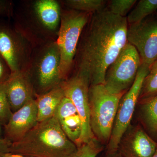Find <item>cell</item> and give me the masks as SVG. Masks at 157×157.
Returning <instances> with one entry per match:
<instances>
[{
  "mask_svg": "<svg viewBox=\"0 0 157 157\" xmlns=\"http://www.w3.org/2000/svg\"><path fill=\"white\" fill-rule=\"evenodd\" d=\"M65 97L61 84L47 92L37 96L35 100L37 105L38 122L42 121L54 116Z\"/></svg>",
  "mask_w": 157,
  "mask_h": 157,
  "instance_id": "16",
  "label": "cell"
},
{
  "mask_svg": "<svg viewBox=\"0 0 157 157\" xmlns=\"http://www.w3.org/2000/svg\"><path fill=\"white\" fill-rule=\"evenodd\" d=\"M152 157H157V147L155 151L154 154L153 155V156Z\"/></svg>",
  "mask_w": 157,
  "mask_h": 157,
  "instance_id": "29",
  "label": "cell"
},
{
  "mask_svg": "<svg viewBox=\"0 0 157 157\" xmlns=\"http://www.w3.org/2000/svg\"><path fill=\"white\" fill-rule=\"evenodd\" d=\"M92 14L69 9L62 10L56 42L60 54V71L63 81L73 70L79 39Z\"/></svg>",
  "mask_w": 157,
  "mask_h": 157,
  "instance_id": "5",
  "label": "cell"
},
{
  "mask_svg": "<svg viewBox=\"0 0 157 157\" xmlns=\"http://www.w3.org/2000/svg\"><path fill=\"white\" fill-rule=\"evenodd\" d=\"M61 85L65 97L72 101L81 118L82 128L79 147L95 138L90 124L89 82L83 76L74 74L63 81Z\"/></svg>",
  "mask_w": 157,
  "mask_h": 157,
  "instance_id": "10",
  "label": "cell"
},
{
  "mask_svg": "<svg viewBox=\"0 0 157 157\" xmlns=\"http://www.w3.org/2000/svg\"><path fill=\"white\" fill-rule=\"evenodd\" d=\"M141 65L138 52L127 42L114 62L107 68L104 85L113 94L126 93L132 86Z\"/></svg>",
  "mask_w": 157,
  "mask_h": 157,
  "instance_id": "7",
  "label": "cell"
},
{
  "mask_svg": "<svg viewBox=\"0 0 157 157\" xmlns=\"http://www.w3.org/2000/svg\"><path fill=\"white\" fill-rule=\"evenodd\" d=\"M104 157H123L118 151L113 152H106Z\"/></svg>",
  "mask_w": 157,
  "mask_h": 157,
  "instance_id": "28",
  "label": "cell"
},
{
  "mask_svg": "<svg viewBox=\"0 0 157 157\" xmlns=\"http://www.w3.org/2000/svg\"><path fill=\"white\" fill-rule=\"evenodd\" d=\"M127 41L138 52L141 63L150 67L157 60V17L128 24Z\"/></svg>",
  "mask_w": 157,
  "mask_h": 157,
  "instance_id": "11",
  "label": "cell"
},
{
  "mask_svg": "<svg viewBox=\"0 0 157 157\" xmlns=\"http://www.w3.org/2000/svg\"><path fill=\"white\" fill-rule=\"evenodd\" d=\"M103 149L101 142L94 138L78 147L76 157H97Z\"/></svg>",
  "mask_w": 157,
  "mask_h": 157,
  "instance_id": "23",
  "label": "cell"
},
{
  "mask_svg": "<svg viewBox=\"0 0 157 157\" xmlns=\"http://www.w3.org/2000/svg\"><path fill=\"white\" fill-rule=\"evenodd\" d=\"M13 5L11 1L0 0V17H10L13 15Z\"/></svg>",
  "mask_w": 157,
  "mask_h": 157,
  "instance_id": "25",
  "label": "cell"
},
{
  "mask_svg": "<svg viewBox=\"0 0 157 157\" xmlns=\"http://www.w3.org/2000/svg\"><path fill=\"white\" fill-rule=\"evenodd\" d=\"M60 54L56 41L42 43L33 48L25 72L36 95L47 92L61 84Z\"/></svg>",
  "mask_w": 157,
  "mask_h": 157,
  "instance_id": "3",
  "label": "cell"
},
{
  "mask_svg": "<svg viewBox=\"0 0 157 157\" xmlns=\"http://www.w3.org/2000/svg\"><path fill=\"white\" fill-rule=\"evenodd\" d=\"M157 96V60L149 67L144 80L138 103L140 104Z\"/></svg>",
  "mask_w": 157,
  "mask_h": 157,
  "instance_id": "18",
  "label": "cell"
},
{
  "mask_svg": "<svg viewBox=\"0 0 157 157\" xmlns=\"http://www.w3.org/2000/svg\"><path fill=\"white\" fill-rule=\"evenodd\" d=\"M12 113L13 112L6 95L5 82L0 83V124L4 126L6 125Z\"/></svg>",
  "mask_w": 157,
  "mask_h": 157,
  "instance_id": "22",
  "label": "cell"
},
{
  "mask_svg": "<svg viewBox=\"0 0 157 157\" xmlns=\"http://www.w3.org/2000/svg\"><path fill=\"white\" fill-rule=\"evenodd\" d=\"M78 147L63 132L56 117L38 122L8 152L29 157H76Z\"/></svg>",
  "mask_w": 157,
  "mask_h": 157,
  "instance_id": "2",
  "label": "cell"
},
{
  "mask_svg": "<svg viewBox=\"0 0 157 157\" xmlns=\"http://www.w3.org/2000/svg\"><path fill=\"white\" fill-rule=\"evenodd\" d=\"M138 104L142 124L149 134L157 138V96Z\"/></svg>",
  "mask_w": 157,
  "mask_h": 157,
  "instance_id": "17",
  "label": "cell"
},
{
  "mask_svg": "<svg viewBox=\"0 0 157 157\" xmlns=\"http://www.w3.org/2000/svg\"><path fill=\"white\" fill-rule=\"evenodd\" d=\"M2 126H1V125L0 124V138H1V137L2 135Z\"/></svg>",
  "mask_w": 157,
  "mask_h": 157,
  "instance_id": "30",
  "label": "cell"
},
{
  "mask_svg": "<svg viewBox=\"0 0 157 157\" xmlns=\"http://www.w3.org/2000/svg\"><path fill=\"white\" fill-rule=\"evenodd\" d=\"M12 142L6 138H0V154L8 152Z\"/></svg>",
  "mask_w": 157,
  "mask_h": 157,
  "instance_id": "26",
  "label": "cell"
},
{
  "mask_svg": "<svg viewBox=\"0 0 157 157\" xmlns=\"http://www.w3.org/2000/svg\"><path fill=\"white\" fill-rule=\"evenodd\" d=\"M107 1L104 0H66L62 1L68 9L75 11L94 13L106 9Z\"/></svg>",
  "mask_w": 157,
  "mask_h": 157,
  "instance_id": "19",
  "label": "cell"
},
{
  "mask_svg": "<svg viewBox=\"0 0 157 157\" xmlns=\"http://www.w3.org/2000/svg\"><path fill=\"white\" fill-rule=\"evenodd\" d=\"M128 26L127 17L113 14L106 8L92 14L78 42L74 74L86 78L90 86L104 84L107 68L128 42Z\"/></svg>",
  "mask_w": 157,
  "mask_h": 157,
  "instance_id": "1",
  "label": "cell"
},
{
  "mask_svg": "<svg viewBox=\"0 0 157 157\" xmlns=\"http://www.w3.org/2000/svg\"><path fill=\"white\" fill-rule=\"evenodd\" d=\"M55 116L65 135L78 147L82 124L72 101L65 97L58 107Z\"/></svg>",
  "mask_w": 157,
  "mask_h": 157,
  "instance_id": "15",
  "label": "cell"
},
{
  "mask_svg": "<svg viewBox=\"0 0 157 157\" xmlns=\"http://www.w3.org/2000/svg\"><path fill=\"white\" fill-rule=\"evenodd\" d=\"M157 10V0H140L127 17L128 24L142 21Z\"/></svg>",
  "mask_w": 157,
  "mask_h": 157,
  "instance_id": "20",
  "label": "cell"
},
{
  "mask_svg": "<svg viewBox=\"0 0 157 157\" xmlns=\"http://www.w3.org/2000/svg\"><path fill=\"white\" fill-rule=\"evenodd\" d=\"M125 93L109 92L104 84L90 86V124L95 137L101 143L108 144L119 104Z\"/></svg>",
  "mask_w": 157,
  "mask_h": 157,
  "instance_id": "4",
  "label": "cell"
},
{
  "mask_svg": "<svg viewBox=\"0 0 157 157\" xmlns=\"http://www.w3.org/2000/svg\"><path fill=\"white\" fill-rule=\"evenodd\" d=\"M29 9V14L32 16L30 18L32 19L30 20L29 25L33 26L24 35L31 42L36 30L34 46L37 45L38 34L40 44L56 41L61 19L60 2L56 0H36L31 2Z\"/></svg>",
  "mask_w": 157,
  "mask_h": 157,
  "instance_id": "6",
  "label": "cell"
},
{
  "mask_svg": "<svg viewBox=\"0 0 157 157\" xmlns=\"http://www.w3.org/2000/svg\"><path fill=\"white\" fill-rule=\"evenodd\" d=\"M11 70L7 62L0 54V83L5 82L9 78Z\"/></svg>",
  "mask_w": 157,
  "mask_h": 157,
  "instance_id": "24",
  "label": "cell"
},
{
  "mask_svg": "<svg viewBox=\"0 0 157 157\" xmlns=\"http://www.w3.org/2000/svg\"><path fill=\"white\" fill-rule=\"evenodd\" d=\"M36 100L32 99L13 112L4 126L5 138L12 143L22 138L38 123Z\"/></svg>",
  "mask_w": 157,
  "mask_h": 157,
  "instance_id": "13",
  "label": "cell"
},
{
  "mask_svg": "<svg viewBox=\"0 0 157 157\" xmlns=\"http://www.w3.org/2000/svg\"><path fill=\"white\" fill-rule=\"evenodd\" d=\"M33 47L30 41L14 25L0 21V54L11 73L25 71Z\"/></svg>",
  "mask_w": 157,
  "mask_h": 157,
  "instance_id": "8",
  "label": "cell"
},
{
  "mask_svg": "<svg viewBox=\"0 0 157 157\" xmlns=\"http://www.w3.org/2000/svg\"><path fill=\"white\" fill-rule=\"evenodd\" d=\"M5 86L13 113L33 99L36 95L33 85L25 71L11 73L5 82Z\"/></svg>",
  "mask_w": 157,
  "mask_h": 157,
  "instance_id": "14",
  "label": "cell"
},
{
  "mask_svg": "<svg viewBox=\"0 0 157 157\" xmlns=\"http://www.w3.org/2000/svg\"><path fill=\"white\" fill-rule=\"evenodd\" d=\"M136 2V0H111L107 1L106 9L113 14L126 17Z\"/></svg>",
  "mask_w": 157,
  "mask_h": 157,
  "instance_id": "21",
  "label": "cell"
},
{
  "mask_svg": "<svg viewBox=\"0 0 157 157\" xmlns=\"http://www.w3.org/2000/svg\"><path fill=\"white\" fill-rule=\"evenodd\" d=\"M149 66L141 63L132 86L122 97L119 104L111 137L107 144L106 152L117 151L122 137L128 128L138 103L144 78Z\"/></svg>",
  "mask_w": 157,
  "mask_h": 157,
  "instance_id": "9",
  "label": "cell"
},
{
  "mask_svg": "<svg viewBox=\"0 0 157 157\" xmlns=\"http://www.w3.org/2000/svg\"><path fill=\"white\" fill-rule=\"evenodd\" d=\"M0 157H29L24 156L17 154L11 152H6L0 154Z\"/></svg>",
  "mask_w": 157,
  "mask_h": 157,
  "instance_id": "27",
  "label": "cell"
},
{
  "mask_svg": "<svg viewBox=\"0 0 157 157\" xmlns=\"http://www.w3.org/2000/svg\"><path fill=\"white\" fill-rule=\"evenodd\" d=\"M157 142L141 126L129 127L119 144L118 151L123 157H152Z\"/></svg>",
  "mask_w": 157,
  "mask_h": 157,
  "instance_id": "12",
  "label": "cell"
}]
</instances>
